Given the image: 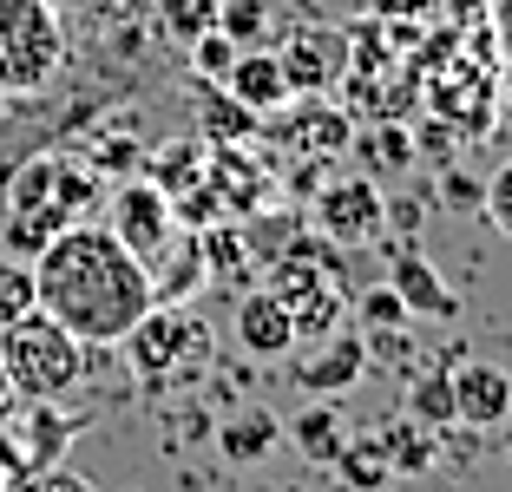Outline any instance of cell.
<instances>
[{
	"label": "cell",
	"instance_id": "obj_1",
	"mask_svg": "<svg viewBox=\"0 0 512 492\" xmlns=\"http://www.w3.org/2000/svg\"><path fill=\"white\" fill-rule=\"evenodd\" d=\"M33 296L86 348H119V335L151 309V269L106 224H73L33 256Z\"/></svg>",
	"mask_w": 512,
	"mask_h": 492
},
{
	"label": "cell",
	"instance_id": "obj_2",
	"mask_svg": "<svg viewBox=\"0 0 512 492\" xmlns=\"http://www.w3.org/2000/svg\"><path fill=\"white\" fill-rule=\"evenodd\" d=\"M99 171L79 151H40L7 178V204H0V243L7 256H40L53 237H66L73 224H92V204H99Z\"/></svg>",
	"mask_w": 512,
	"mask_h": 492
},
{
	"label": "cell",
	"instance_id": "obj_3",
	"mask_svg": "<svg viewBox=\"0 0 512 492\" xmlns=\"http://www.w3.org/2000/svg\"><path fill=\"white\" fill-rule=\"evenodd\" d=\"M119 361L145 394H178L204 381L217 361V328L191 309V302H151L132 328L119 335Z\"/></svg>",
	"mask_w": 512,
	"mask_h": 492
},
{
	"label": "cell",
	"instance_id": "obj_4",
	"mask_svg": "<svg viewBox=\"0 0 512 492\" xmlns=\"http://www.w3.org/2000/svg\"><path fill=\"white\" fill-rule=\"evenodd\" d=\"M0 361L14 374V394H33V401H66L92 374V348L66 335L46 309H27L14 328H0Z\"/></svg>",
	"mask_w": 512,
	"mask_h": 492
},
{
	"label": "cell",
	"instance_id": "obj_5",
	"mask_svg": "<svg viewBox=\"0 0 512 492\" xmlns=\"http://www.w3.org/2000/svg\"><path fill=\"white\" fill-rule=\"evenodd\" d=\"M66 66V20L53 0H0V92H40Z\"/></svg>",
	"mask_w": 512,
	"mask_h": 492
},
{
	"label": "cell",
	"instance_id": "obj_6",
	"mask_svg": "<svg viewBox=\"0 0 512 492\" xmlns=\"http://www.w3.org/2000/svg\"><path fill=\"white\" fill-rule=\"evenodd\" d=\"M79 440V414H66L60 401H33V394H14L0 407V466L14 479L46 473L60 466Z\"/></svg>",
	"mask_w": 512,
	"mask_h": 492
},
{
	"label": "cell",
	"instance_id": "obj_7",
	"mask_svg": "<svg viewBox=\"0 0 512 492\" xmlns=\"http://www.w3.org/2000/svg\"><path fill=\"white\" fill-rule=\"evenodd\" d=\"M270 289L283 296V309L296 315L302 342L335 335L342 315H348V289H342V276H335V263L322 250H302V243H289V250H283V263L270 269Z\"/></svg>",
	"mask_w": 512,
	"mask_h": 492
},
{
	"label": "cell",
	"instance_id": "obj_8",
	"mask_svg": "<svg viewBox=\"0 0 512 492\" xmlns=\"http://www.w3.org/2000/svg\"><path fill=\"white\" fill-rule=\"evenodd\" d=\"M309 224H316L322 243L335 250H368V243L388 237V197L375 191V178H329L316 197H309Z\"/></svg>",
	"mask_w": 512,
	"mask_h": 492
},
{
	"label": "cell",
	"instance_id": "obj_9",
	"mask_svg": "<svg viewBox=\"0 0 512 492\" xmlns=\"http://www.w3.org/2000/svg\"><path fill=\"white\" fill-rule=\"evenodd\" d=\"M106 230L125 243V250L138 256V263H158L165 256V243L178 237V204H171V191H158L151 178H119V191H112V217Z\"/></svg>",
	"mask_w": 512,
	"mask_h": 492
},
{
	"label": "cell",
	"instance_id": "obj_10",
	"mask_svg": "<svg viewBox=\"0 0 512 492\" xmlns=\"http://www.w3.org/2000/svg\"><path fill=\"white\" fill-rule=\"evenodd\" d=\"M368 374V342L362 328L348 335V328H335V335H316L309 348H296L289 355V388L309 394V401H342L355 381Z\"/></svg>",
	"mask_w": 512,
	"mask_h": 492
},
{
	"label": "cell",
	"instance_id": "obj_11",
	"mask_svg": "<svg viewBox=\"0 0 512 492\" xmlns=\"http://www.w3.org/2000/svg\"><path fill=\"white\" fill-rule=\"evenodd\" d=\"M230 335H237V348L250 361H289L302 348L296 315L283 309V296H276L270 283H250L237 296V309H230Z\"/></svg>",
	"mask_w": 512,
	"mask_h": 492
},
{
	"label": "cell",
	"instance_id": "obj_12",
	"mask_svg": "<svg viewBox=\"0 0 512 492\" xmlns=\"http://www.w3.org/2000/svg\"><path fill=\"white\" fill-rule=\"evenodd\" d=\"M381 250H388V283H394V296L407 302V315H421V322H453V315H460L453 283L427 263V250H414V237H401V250H394V243H381Z\"/></svg>",
	"mask_w": 512,
	"mask_h": 492
},
{
	"label": "cell",
	"instance_id": "obj_13",
	"mask_svg": "<svg viewBox=\"0 0 512 492\" xmlns=\"http://www.w3.org/2000/svg\"><path fill=\"white\" fill-rule=\"evenodd\" d=\"M453 420L493 433L512 420V374L499 361H453Z\"/></svg>",
	"mask_w": 512,
	"mask_h": 492
},
{
	"label": "cell",
	"instance_id": "obj_14",
	"mask_svg": "<svg viewBox=\"0 0 512 492\" xmlns=\"http://www.w3.org/2000/svg\"><path fill=\"white\" fill-rule=\"evenodd\" d=\"M217 86H224L230 99H243L256 119H270V112H283V105L296 99V86H289V73H283V53H270V46H237V60H230V73L217 79Z\"/></svg>",
	"mask_w": 512,
	"mask_h": 492
},
{
	"label": "cell",
	"instance_id": "obj_15",
	"mask_svg": "<svg viewBox=\"0 0 512 492\" xmlns=\"http://www.w3.org/2000/svg\"><path fill=\"white\" fill-rule=\"evenodd\" d=\"M211 289V263H204V237L197 230H178L165 243V256L151 263V296L158 302H191Z\"/></svg>",
	"mask_w": 512,
	"mask_h": 492
},
{
	"label": "cell",
	"instance_id": "obj_16",
	"mask_svg": "<svg viewBox=\"0 0 512 492\" xmlns=\"http://www.w3.org/2000/svg\"><path fill=\"white\" fill-rule=\"evenodd\" d=\"M276 440H283V420H276L270 407H237L230 420H217V453H224L230 466H256V460H270Z\"/></svg>",
	"mask_w": 512,
	"mask_h": 492
},
{
	"label": "cell",
	"instance_id": "obj_17",
	"mask_svg": "<svg viewBox=\"0 0 512 492\" xmlns=\"http://www.w3.org/2000/svg\"><path fill=\"white\" fill-rule=\"evenodd\" d=\"M283 73H289V86H296V92L335 86V79H342V46H335V33L329 27L296 33V40L283 46Z\"/></svg>",
	"mask_w": 512,
	"mask_h": 492
},
{
	"label": "cell",
	"instance_id": "obj_18",
	"mask_svg": "<svg viewBox=\"0 0 512 492\" xmlns=\"http://www.w3.org/2000/svg\"><path fill=\"white\" fill-rule=\"evenodd\" d=\"M375 440H381V453H388V473H401V479H421V473H434V460H440V440H434V427H421L414 414H394V420H381V427H375Z\"/></svg>",
	"mask_w": 512,
	"mask_h": 492
},
{
	"label": "cell",
	"instance_id": "obj_19",
	"mask_svg": "<svg viewBox=\"0 0 512 492\" xmlns=\"http://www.w3.org/2000/svg\"><path fill=\"white\" fill-rule=\"evenodd\" d=\"M289 440H296V453H302V460L335 466V453H342V440H348L342 407H335V401H309L296 420H289Z\"/></svg>",
	"mask_w": 512,
	"mask_h": 492
},
{
	"label": "cell",
	"instance_id": "obj_20",
	"mask_svg": "<svg viewBox=\"0 0 512 492\" xmlns=\"http://www.w3.org/2000/svg\"><path fill=\"white\" fill-rule=\"evenodd\" d=\"M197 105H204V138H211V145H243V138H250L256 125H263V119L250 112V105L230 99V92L217 86V79H204V99H197Z\"/></svg>",
	"mask_w": 512,
	"mask_h": 492
},
{
	"label": "cell",
	"instance_id": "obj_21",
	"mask_svg": "<svg viewBox=\"0 0 512 492\" xmlns=\"http://www.w3.org/2000/svg\"><path fill=\"white\" fill-rule=\"evenodd\" d=\"M407 414L421 420V427H460L453 420V374H447V361L440 368H421L414 381H407Z\"/></svg>",
	"mask_w": 512,
	"mask_h": 492
},
{
	"label": "cell",
	"instance_id": "obj_22",
	"mask_svg": "<svg viewBox=\"0 0 512 492\" xmlns=\"http://www.w3.org/2000/svg\"><path fill=\"white\" fill-rule=\"evenodd\" d=\"M204 263H211V283H250V237L237 224H204Z\"/></svg>",
	"mask_w": 512,
	"mask_h": 492
},
{
	"label": "cell",
	"instance_id": "obj_23",
	"mask_svg": "<svg viewBox=\"0 0 512 492\" xmlns=\"http://www.w3.org/2000/svg\"><path fill=\"white\" fill-rule=\"evenodd\" d=\"M204 164H211V151L197 145V138L165 145L158 158H151V184H158V191H171V204H178L184 191H197V184H204Z\"/></svg>",
	"mask_w": 512,
	"mask_h": 492
},
{
	"label": "cell",
	"instance_id": "obj_24",
	"mask_svg": "<svg viewBox=\"0 0 512 492\" xmlns=\"http://www.w3.org/2000/svg\"><path fill=\"white\" fill-rule=\"evenodd\" d=\"M335 466H342V479L355 492H381V486H388V453H381L375 433H348L342 453H335Z\"/></svg>",
	"mask_w": 512,
	"mask_h": 492
},
{
	"label": "cell",
	"instance_id": "obj_25",
	"mask_svg": "<svg viewBox=\"0 0 512 492\" xmlns=\"http://www.w3.org/2000/svg\"><path fill=\"white\" fill-rule=\"evenodd\" d=\"M27 309H40V296H33V263L27 256H0V328H14Z\"/></svg>",
	"mask_w": 512,
	"mask_h": 492
},
{
	"label": "cell",
	"instance_id": "obj_26",
	"mask_svg": "<svg viewBox=\"0 0 512 492\" xmlns=\"http://www.w3.org/2000/svg\"><path fill=\"white\" fill-rule=\"evenodd\" d=\"M348 145L362 151L368 171H407V164H414V138H407L401 125H375L368 138H348Z\"/></svg>",
	"mask_w": 512,
	"mask_h": 492
},
{
	"label": "cell",
	"instance_id": "obj_27",
	"mask_svg": "<svg viewBox=\"0 0 512 492\" xmlns=\"http://www.w3.org/2000/svg\"><path fill=\"white\" fill-rule=\"evenodd\" d=\"M217 27V0H158V33L191 46L197 33Z\"/></svg>",
	"mask_w": 512,
	"mask_h": 492
},
{
	"label": "cell",
	"instance_id": "obj_28",
	"mask_svg": "<svg viewBox=\"0 0 512 492\" xmlns=\"http://www.w3.org/2000/svg\"><path fill=\"white\" fill-rule=\"evenodd\" d=\"M217 27L237 46H256L270 33V0H217Z\"/></svg>",
	"mask_w": 512,
	"mask_h": 492
},
{
	"label": "cell",
	"instance_id": "obj_29",
	"mask_svg": "<svg viewBox=\"0 0 512 492\" xmlns=\"http://www.w3.org/2000/svg\"><path fill=\"white\" fill-rule=\"evenodd\" d=\"M355 322H362V335H368V328H407L414 315L394 296V283H381V289H362V296H355Z\"/></svg>",
	"mask_w": 512,
	"mask_h": 492
},
{
	"label": "cell",
	"instance_id": "obj_30",
	"mask_svg": "<svg viewBox=\"0 0 512 492\" xmlns=\"http://www.w3.org/2000/svg\"><path fill=\"white\" fill-rule=\"evenodd\" d=\"M230 60H237V40H230L224 27H211V33H197V40H191V66H197V79H224V73H230Z\"/></svg>",
	"mask_w": 512,
	"mask_h": 492
},
{
	"label": "cell",
	"instance_id": "obj_31",
	"mask_svg": "<svg viewBox=\"0 0 512 492\" xmlns=\"http://www.w3.org/2000/svg\"><path fill=\"white\" fill-rule=\"evenodd\" d=\"M480 217L512 243V164H499L493 178H486V191H480Z\"/></svg>",
	"mask_w": 512,
	"mask_h": 492
},
{
	"label": "cell",
	"instance_id": "obj_32",
	"mask_svg": "<svg viewBox=\"0 0 512 492\" xmlns=\"http://www.w3.org/2000/svg\"><path fill=\"white\" fill-rule=\"evenodd\" d=\"M14 492H99L86 473H73V466H46V473H27L14 479Z\"/></svg>",
	"mask_w": 512,
	"mask_h": 492
},
{
	"label": "cell",
	"instance_id": "obj_33",
	"mask_svg": "<svg viewBox=\"0 0 512 492\" xmlns=\"http://www.w3.org/2000/svg\"><path fill=\"white\" fill-rule=\"evenodd\" d=\"M480 191H486V184L480 178H467V171H453V164H447V171H440V204H447V210H480Z\"/></svg>",
	"mask_w": 512,
	"mask_h": 492
},
{
	"label": "cell",
	"instance_id": "obj_34",
	"mask_svg": "<svg viewBox=\"0 0 512 492\" xmlns=\"http://www.w3.org/2000/svg\"><path fill=\"white\" fill-rule=\"evenodd\" d=\"M453 125H440V119H427L421 132H414V158H440V164H453Z\"/></svg>",
	"mask_w": 512,
	"mask_h": 492
},
{
	"label": "cell",
	"instance_id": "obj_35",
	"mask_svg": "<svg viewBox=\"0 0 512 492\" xmlns=\"http://www.w3.org/2000/svg\"><path fill=\"white\" fill-rule=\"evenodd\" d=\"M421 217H427L421 197H394V204H388V224L401 230V237H414V230H421Z\"/></svg>",
	"mask_w": 512,
	"mask_h": 492
},
{
	"label": "cell",
	"instance_id": "obj_36",
	"mask_svg": "<svg viewBox=\"0 0 512 492\" xmlns=\"http://www.w3.org/2000/svg\"><path fill=\"white\" fill-rule=\"evenodd\" d=\"M14 401V374H7V361H0V407Z\"/></svg>",
	"mask_w": 512,
	"mask_h": 492
},
{
	"label": "cell",
	"instance_id": "obj_37",
	"mask_svg": "<svg viewBox=\"0 0 512 492\" xmlns=\"http://www.w3.org/2000/svg\"><path fill=\"white\" fill-rule=\"evenodd\" d=\"M0 492H14V473H7V466H0Z\"/></svg>",
	"mask_w": 512,
	"mask_h": 492
},
{
	"label": "cell",
	"instance_id": "obj_38",
	"mask_svg": "<svg viewBox=\"0 0 512 492\" xmlns=\"http://www.w3.org/2000/svg\"><path fill=\"white\" fill-rule=\"evenodd\" d=\"M256 492H270V486H256Z\"/></svg>",
	"mask_w": 512,
	"mask_h": 492
}]
</instances>
